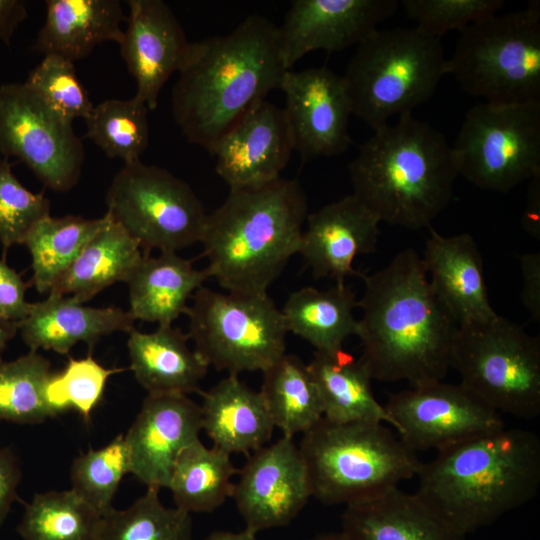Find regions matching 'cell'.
Wrapping results in <instances>:
<instances>
[{"mask_svg":"<svg viewBox=\"0 0 540 540\" xmlns=\"http://www.w3.org/2000/svg\"><path fill=\"white\" fill-rule=\"evenodd\" d=\"M21 476V467L16 455L9 448L0 446V526L17 499Z\"/></svg>","mask_w":540,"mask_h":540,"instance_id":"obj_45","label":"cell"},{"mask_svg":"<svg viewBox=\"0 0 540 540\" xmlns=\"http://www.w3.org/2000/svg\"><path fill=\"white\" fill-rule=\"evenodd\" d=\"M279 89L285 96L283 110L294 150L303 162L347 151L352 111L342 76L326 67L287 70Z\"/></svg>","mask_w":540,"mask_h":540,"instance_id":"obj_16","label":"cell"},{"mask_svg":"<svg viewBox=\"0 0 540 540\" xmlns=\"http://www.w3.org/2000/svg\"><path fill=\"white\" fill-rule=\"evenodd\" d=\"M147 113L145 103L134 96L104 100L84 119L85 137L110 158H119L124 164L138 162L149 143Z\"/></svg>","mask_w":540,"mask_h":540,"instance_id":"obj_38","label":"cell"},{"mask_svg":"<svg viewBox=\"0 0 540 540\" xmlns=\"http://www.w3.org/2000/svg\"><path fill=\"white\" fill-rule=\"evenodd\" d=\"M307 365L320 397L323 418L334 423H387L396 430L385 406L373 395L372 378L359 359L343 349L315 351Z\"/></svg>","mask_w":540,"mask_h":540,"instance_id":"obj_29","label":"cell"},{"mask_svg":"<svg viewBox=\"0 0 540 540\" xmlns=\"http://www.w3.org/2000/svg\"><path fill=\"white\" fill-rule=\"evenodd\" d=\"M24 83L70 122L85 119L94 107L76 74L74 62L63 57L44 55Z\"/></svg>","mask_w":540,"mask_h":540,"instance_id":"obj_40","label":"cell"},{"mask_svg":"<svg viewBox=\"0 0 540 540\" xmlns=\"http://www.w3.org/2000/svg\"><path fill=\"white\" fill-rule=\"evenodd\" d=\"M123 370L105 368L91 355L82 359L69 358L60 373L51 375L46 387L47 399L58 411L72 408L88 421L102 398L108 378Z\"/></svg>","mask_w":540,"mask_h":540,"instance_id":"obj_41","label":"cell"},{"mask_svg":"<svg viewBox=\"0 0 540 540\" xmlns=\"http://www.w3.org/2000/svg\"><path fill=\"white\" fill-rule=\"evenodd\" d=\"M209 274L175 252L156 257L144 255L128 277L129 313L135 320L172 325L185 314L187 302L203 286Z\"/></svg>","mask_w":540,"mask_h":540,"instance_id":"obj_28","label":"cell"},{"mask_svg":"<svg viewBox=\"0 0 540 540\" xmlns=\"http://www.w3.org/2000/svg\"><path fill=\"white\" fill-rule=\"evenodd\" d=\"M238 473L230 454L200 439L177 458L168 485L175 507L187 512H213L232 496Z\"/></svg>","mask_w":540,"mask_h":540,"instance_id":"obj_33","label":"cell"},{"mask_svg":"<svg viewBox=\"0 0 540 540\" xmlns=\"http://www.w3.org/2000/svg\"><path fill=\"white\" fill-rule=\"evenodd\" d=\"M185 314L195 351L219 371H265L286 352L281 310L268 294L200 287Z\"/></svg>","mask_w":540,"mask_h":540,"instance_id":"obj_10","label":"cell"},{"mask_svg":"<svg viewBox=\"0 0 540 540\" xmlns=\"http://www.w3.org/2000/svg\"><path fill=\"white\" fill-rule=\"evenodd\" d=\"M397 0H294L278 27L286 70L307 53L338 52L359 44L397 10Z\"/></svg>","mask_w":540,"mask_h":540,"instance_id":"obj_17","label":"cell"},{"mask_svg":"<svg viewBox=\"0 0 540 540\" xmlns=\"http://www.w3.org/2000/svg\"><path fill=\"white\" fill-rule=\"evenodd\" d=\"M293 151L284 110L265 100L226 133L211 154L216 173L234 189L277 180Z\"/></svg>","mask_w":540,"mask_h":540,"instance_id":"obj_21","label":"cell"},{"mask_svg":"<svg viewBox=\"0 0 540 540\" xmlns=\"http://www.w3.org/2000/svg\"><path fill=\"white\" fill-rule=\"evenodd\" d=\"M107 214L134 238L144 255L177 252L200 242L207 214L182 179L140 161L124 164L106 194Z\"/></svg>","mask_w":540,"mask_h":540,"instance_id":"obj_11","label":"cell"},{"mask_svg":"<svg viewBox=\"0 0 540 540\" xmlns=\"http://www.w3.org/2000/svg\"><path fill=\"white\" fill-rule=\"evenodd\" d=\"M466 93L501 105L540 103V3L460 30L445 61Z\"/></svg>","mask_w":540,"mask_h":540,"instance_id":"obj_8","label":"cell"},{"mask_svg":"<svg viewBox=\"0 0 540 540\" xmlns=\"http://www.w3.org/2000/svg\"><path fill=\"white\" fill-rule=\"evenodd\" d=\"M286 71L278 27L250 15L226 35L190 43L172 90L173 117L190 143L212 153L271 90L279 89Z\"/></svg>","mask_w":540,"mask_h":540,"instance_id":"obj_2","label":"cell"},{"mask_svg":"<svg viewBox=\"0 0 540 540\" xmlns=\"http://www.w3.org/2000/svg\"><path fill=\"white\" fill-rule=\"evenodd\" d=\"M34 49L75 62L106 41L120 44L126 16L118 0H47Z\"/></svg>","mask_w":540,"mask_h":540,"instance_id":"obj_26","label":"cell"},{"mask_svg":"<svg viewBox=\"0 0 540 540\" xmlns=\"http://www.w3.org/2000/svg\"><path fill=\"white\" fill-rule=\"evenodd\" d=\"M17 331V323L0 319V363L2 362V354L8 341L15 336Z\"/></svg>","mask_w":540,"mask_h":540,"instance_id":"obj_50","label":"cell"},{"mask_svg":"<svg viewBox=\"0 0 540 540\" xmlns=\"http://www.w3.org/2000/svg\"><path fill=\"white\" fill-rule=\"evenodd\" d=\"M417 477V492L466 536L537 495L540 440L504 426L438 451Z\"/></svg>","mask_w":540,"mask_h":540,"instance_id":"obj_3","label":"cell"},{"mask_svg":"<svg viewBox=\"0 0 540 540\" xmlns=\"http://www.w3.org/2000/svg\"><path fill=\"white\" fill-rule=\"evenodd\" d=\"M357 302L346 284L327 290L303 287L291 293L280 310L287 332L306 340L316 351L334 352L343 349L348 337L357 335Z\"/></svg>","mask_w":540,"mask_h":540,"instance_id":"obj_31","label":"cell"},{"mask_svg":"<svg viewBox=\"0 0 540 540\" xmlns=\"http://www.w3.org/2000/svg\"><path fill=\"white\" fill-rule=\"evenodd\" d=\"M450 367L460 384L497 411L523 419L540 414V340L496 315L458 325Z\"/></svg>","mask_w":540,"mask_h":540,"instance_id":"obj_9","label":"cell"},{"mask_svg":"<svg viewBox=\"0 0 540 540\" xmlns=\"http://www.w3.org/2000/svg\"><path fill=\"white\" fill-rule=\"evenodd\" d=\"M130 472L129 449L124 434H119L106 446L74 459L71 489L101 515L112 507L120 481Z\"/></svg>","mask_w":540,"mask_h":540,"instance_id":"obj_39","label":"cell"},{"mask_svg":"<svg viewBox=\"0 0 540 540\" xmlns=\"http://www.w3.org/2000/svg\"><path fill=\"white\" fill-rule=\"evenodd\" d=\"M188 335L178 328L158 326L150 333L133 329L127 342L130 369L151 394L201 392L208 364L188 347Z\"/></svg>","mask_w":540,"mask_h":540,"instance_id":"obj_27","label":"cell"},{"mask_svg":"<svg viewBox=\"0 0 540 540\" xmlns=\"http://www.w3.org/2000/svg\"><path fill=\"white\" fill-rule=\"evenodd\" d=\"M159 490L147 487L130 507L102 513L92 540H192L190 513L164 506Z\"/></svg>","mask_w":540,"mask_h":540,"instance_id":"obj_35","label":"cell"},{"mask_svg":"<svg viewBox=\"0 0 540 540\" xmlns=\"http://www.w3.org/2000/svg\"><path fill=\"white\" fill-rule=\"evenodd\" d=\"M105 219L49 215L32 228L23 244L31 255V282L40 294L50 292Z\"/></svg>","mask_w":540,"mask_h":540,"instance_id":"obj_34","label":"cell"},{"mask_svg":"<svg viewBox=\"0 0 540 540\" xmlns=\"http://www.w3.org/2000/svg\"><path fill=\"white\" fill-rule=\"evenodd\" d=\"M201 430L200 405L187 395L148 393L124 435L130 473L147 487L168 488L177 458Z\"/></svg>","mask_w":540,"mask_h":540,"instance_id":"obj_18","label":"cell"},{"mask_svg":"<svg viewBox=\"0 0 540 540\" xmlns=\"http://www.w3.org/2000/svg\"><path fill=\"white\" fill-rule=\"evenodd\" d=\"M105 222L49 294L85 303L110 285L126 282L144 254L138 242L105 213Z\"/></svg>","mask_w":540,"mask_h":540,"instance_id":"obj_30","label":"cell"},{"mask_svg":"<svg viewBox=\"0 0 540 540\" xmlns=\"http://www.w3.org/2000/svg\"><path fill=\"white\" fill-rule=\"evenodd\" d=\"M523 287L521 301L534 321L540 320V253L530 252L519 257Z\"/></svg>","mask_w":540,"mask_h":540,"instance_id":"obj_46","label":"cell"},{"mask_svg":"<svg viewBox=\"0 0 540 540\" xmlns=\"http://www.w3.org/2000/svg\"><path fill=\"white\" fill-rule=\"evenodd\" d=\"M522 226L532 237L540 239V176L529 180Z\"/></svg>","mask_w":540,"mask_h":540,"instance_id":"obj_48","label":"cell"},{"mask_svg":"<svg viewBox=\"0 0 540 540\" xmlns=\"http://www.w3.org/2000/svg\"><path fill=\"white\" fill-rule=\"evenodd\" d=\"M298 248L315 278L345 284L363 274L353 267L358 255L376 250L379 218L353 194L308 213Z\"/></svg>","mask_w":540,"mask_h":540,"instance_id":"obj_20","label":"cell"},{"mask_svg":"<svg viewBox=\"0 0 540 540\" xmlns=\"http://www.w3.org/2000/svg\"><path fill=\"white\" fill-rule=\"evenodd\" d=\"M121 56L137 84L134 97L156 109L160 91L184 63L190 43L180 22L161 0H129Z\"/></svg>","mask_w":540,"mask_h":540,"instance_id":"obj_19","label":"cell"},{"mask_svg":"<svg viewBox=\"0 0 540 540\" xmlns=\"http://www.w3.org/2000/svg\"><path fill=\"white\" fill-rule=\"evenodd\" d=\"M134 321L129 311L119 307H89L71 296L48 294L45 300L31 303L28 315L17 325L30 351L41 348L67 354L79 342L91 350L103 336L130 333Z\"/></svg>","mask_w":540,"mask_h":540,"instance_id":"obj_24","label":"cell"},{"mask_svg":"<svg viewBox=\"0 0 540 540\" xmlns=\"http://www.w3.org/2000/svg\"><path fill=\"white\" fill-rule=\"evenodd\" d=\"M308 215L305 193L293 179L230 189L207 214L201 240L209 277L229 292L267 294L298 253Z\"/></svg>","mask_w":540,"mask_h":540,"instance_id":"obj_4","label":"cell"},{"mask_svg":"<svg viewBox=\"0 0 540 540\" xmlns=\"http://www.w3.org/2000/svg\"><path fill=\"white\" fill-rule=\"evenodd\" d=\"M312 497L326 505L371 499L417 476L422 461L383 423L322 419L302 434Z\"/></svg>","mask_w":540,"mask_h":540,"instance_id":"obj_6","label":"cell"},{"mask_svg":"<svg viewBox=\"0 0 540 540\" xmlns=\"http://www.w3.org/2000/svg\"><path fill=\"white\" fill-rule=\"evenodd\" d=\"M310 540H349L343 532L324 534Z\"/></svg>","mask_w":540,"mask_h":540,"instance_id":"obj_51","label":"cell"},{"mask_svg":"<svg viewBox=\"0 0 540 540\" xmlns=\"http://www.w3.org/2000/svg\"><path fill=\"white\" fill-rule=\"evenodd\" d=\"M440 38L417 27L376 29L342 76L352 114L374 130L428 101L445 75Z\"/></svg>","mask_w":540,"mask_h":540,"instance_id":"obj_7","label":"cell"},{"mask_svg":"<svg viewBox=\"0 0 540 540\" xmlns=\"http://www.w3.org/2000/svg\"><path fill=\"white\" fill-rule=\"evenodd\" d=\"M50 362L36 351L0 363V421L38 424L61 413L51 405L46 387Z\"/></svg>","mask_w":540,"mask_h":540,"instance_id":"obj_36","label":"cell"},{"mask_svg":"<svg viewBox=\"0 0 540 540\" xmlns=\"http://www.w3.org/2000/svg\"><path fill=\"white\" fill-rule=\"evenodd\" d=\"M27 16V8L22 1L0 0V41L9 44L18 25Z\"/></svg>","mask_w":540,"mask_h":540,"instance_id":"obj_47","label":"cell"},{"mask_svg":"<svg viewBox=\"0 0 540 540\" xmlns=\"http://www.w3.org/2000/svg\"><path fill=\"white\" fill-rule=\"evenodd\" d=\"M28 287L20 274L0 260V319L18 324L28 315L31 307L25 298Z\"/></svg>","mask_w":540,"mask_h":540,"instance_id":"obj_44","label":"cell"},{"mask_svg":"<svg viewBox=\"0 0 540 540\" xmlns=\"http://www.w3.org/2000/svg\"><path fill=\"white\" fill-rule=\"evenodd\" d=\"M202 430L213 446L228 454L251 453L263 447L275 428L259 391L229 374L201 391Z\"/></svg>","mask_w":540,"mask_h":540,"instance_id":"obj_25","label":"cell"},{"mask_svg":"<svg viewBox=\"0 0 540 540\" xmlns=\"http://www.w3.org/2000/svg\"><path fill=\"white\" fill-rule=\"evenodd\" d=\"M256 534L246 528L240 532L214 531L206 540H257Z\"/></svg>","mask_w":540,"mask_h":540,"instance_id":"obj_49","label":"cell"},{"mask_svg":"<svg viewBox=\"0 0 540 540\" xmlns=\"http://www.w3.org/2000/svg\"><path fill=\"white\" fill-rule=\"evenodd\" d=\"M100 514L72 489L34 495L17 528L24 540H92Z\"/></svg>","mask_w":540,"mask_h":540,"instance_id":"obj_37","label":"cell"},{"mask_svg":"<svg viewBox=\"0 0 540 540\" xmlns=\"http://www.w3.org/2000/svg\"><path fill=\"white\" fill-rule=\"evenodd\" d=\"M247 458L231 496L245 528L257 533L288 525L312 497L299 446L283 435Z\"/></svg>","mask_w":540,"mask_h":540,"instance_id":"obj_15","label":"cell"},{"mask_svg":"<svg viewBox=\"0 0 540 540\" xmlns=\"http://www.w3.org/2000/svg\"><path fill=\"white\" fill-rule=\"evenodd\" d=\"M407 16L424 33L440 38L450 30L459 31L495 14L503 0H403Z\"/></svg>","mask_w":540,"mask_h":540,"instance_id":"obj_43","label":"cell"},{"mask_svg":"<svg viewBox=\"0 0 540 540\" xmlns=\"http://www.w3.org/2000/svg\"><path fill=\"white\" fill-rule=\"evenodd\" d=\"M262 373L259 392L274 426L284 436L303 434L322 419L316 385L300 358L285 353Z\"/></svg>","mask_w":540,"mask_h":540,"instance_id":"obj_32","label":"cell"},{"mask_svg":"<svg viewBox=\"0 0 540 540\" xmlns=\"http://www.w3.org/2000/svg\"><path fill=\"white\" fill-rule=\"evenodd\" d=\"M413 451H441L504 427L501 415L463 385L435 381L391 394L384 405Z\"/></svg>","mask_w":540,"mask_h":540,"instance_id":"obj_14","label":"cell"},{"mask_svg":"<svg viewBox=\"0 0 540 540\" xmlns=\"http://www.w3.org/2000/svg\"><path fill=\"white\" fill-rule=\"evenodd\" d=\"M452 150L458 174L480 189L508 193L540 176V103L471 107Z\"/></svg>","mask_w":540,"mask_h":540,"instance_id":"obj_12","label":"cell"},{"mask_svg":"<svg viewBox=\"0 0 540 540\" xmlns=\"http://www.w3.org/2000/svg\"><path fill=\"white\" fill-rule=\"evenodd\" d=\"M359 360L372 380L411 386L442 381L458 324L435 295L421 256L411 248L363 275Z\"/></svg>","mask_w":540,"mask_h":540,"instance_id":"obj_1","label":"cell"},{"mask_svg":"<svg viewBox=\"0 0 540 540\" xmlns=\"http://www.w3.org/2000/svg\"><path fill=\"white\" fill-rule=\"evenodd\" d=\"M50 215V201L43 192L24 187L12 171L9 158L0 159V243L8 248L23 244L32 228Z\"/></svg>","mask_w":540,"mask_h":540,"instance_id":"obj_42","label":"cell"},{"mask_svg":"<svg viewBox=\"0 0 540 540\" xmlns=\"http://www.w3.org/2000/svg\"><path fill=\"white\" fill-rule=\"evenodd\" d=\"M421 258L435 295L458 325L497 315L488 298L481 253L470 234L443 236L430 227Z\"/></svg>","mask_w":540,"mask_h":540,"instance_id":"obj_22","label":"cell"},{"mask_svg":"<svg viewBox=\"0 0 540 540\" xmlns=\"http://www.w3.org/2000/svg\"><path fill=\"white\" fill-rule=\"evenodd\" d=\"M0 153L18 158L46 188L57 192L78 183L85 158L72 122L25 83L0 85Z\"/></svg>","mask_w":540,"mask_h":540,"instance_id":"obj_13","label":"cell"},{"mask_svg":"<svg viewBox=\"0 0 540 540\" xmlns=\"http://www.w3.org/2000/svg\"><path fill=\"white\" fill-rule=\"evenodd\" d=\"M374 131L348 164L352 194L380 222L430 228L449 205L459 176L452 146L412 113Z\"/></svg>","mask_w":540,"mask_h":540,"instance_id":"obj_5","label":"cell"},{"mask_svg":"<svg viewBox=\"0 0 540 540\" xmlns=\"http://www.w3.org/2000/svg\"><path fill=\"white\" fill-rule=\"evenodd\" d=\"M349 540H465L418 492L399 487L346 505L342 531Z\"/></svg>","mask_w":540,"mask_h":540,"instance_id":"obj_23","label":"cell"}]
</instances>
